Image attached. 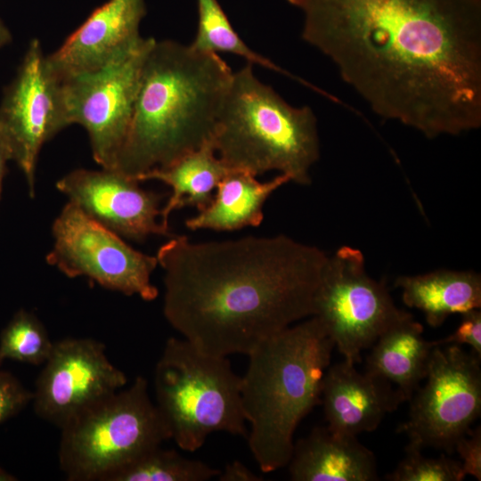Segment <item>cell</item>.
<instances>
[{"label": "cell", "instance_id": "obj_8", "mask_svg": "<svg viewBox=\"0 0 481 481\" xmlns=\"http://www.w3.org/2000/svg\"><path fill=\"white\" fill-rule=\"evenodd\" d=\"M409 314L395 306L383 281L368 274L360 249L342 246L328 257L313 316L322 322L345 360L360 362L363 350Z\"/></svg>", "mask_w": 481, "mask_h": 481}, {"label": "cell", "instance_id": "obj_9", "mask_svg": "<svg viewBox=\"0 0 481 481\" xmlns=\"http://www.w3.org/2000/svg\"><path fill=\"white\" fill-rule=\"evenodd\" d=\"M425 379L398 432L421 449L452 454L481 413V357L460 345L434 346Z\"/></svg>", "mask_w": 481, "mask_h": 481}, {"label": "cell", "instance_id": "obj_33", "mask_svg": "<svg viewBox=\"0 0 481 481\" xmlns=\"http://www.w3.org/2000/svg\"><path fill=\"white\" fill-rule=\"evenodd\" d=\"M0 365H1V363H0Z\"/></svg>", "mask_w": 481, "mask_h": 481}, {"label": "cell", "instance_id": "obj_14", "mask_svg": "<svg viewBox=\"0 0 481 481\" xmlns=\"http://www.w3.org/2000/svg\"><path fill=\"white\" fill-rule=\"evenodd\" d=\"M116 170L76 169L56 187L88 216L115 233L137 241L152 234L173 237L160 220L163 195L139 186Z\"/></svg>", "mask_w": 481, "mask_h": 481}, {"label": "cell", "instance_id": "obj_13", "mask_svg": "<svg viewBox=\"0 0 481 481\" xmlns=\"http://www.w3.org/2000/svg\"><path fill=\"white\" fill-rule=\"evenodd\" d=\"M126 382V374L108 359L103 343L67 338L54 342L37 379L34 410L61 429Z\"/></svg>", "mask_w": 481, "mask_h": 481}, {"label": "cell", "instance_id": "obj_4", "mask_svg": "<svg viewBox=\"0 0 481 481\" xmlns=\"http://www.w3.org/2000/svg\"><path fill=\"white\" fill-rule=\"evenodd\" d=\"M334 348L322 322L311 316L248 355L241 404L250 425L249 447L264 473L288 465L298 424L322 404L323 378Z\"/></svg>", "mask_w": 481, "mask_h": 481}, {"label": "cell", "instance_id": "obj_7", "mask_svg": "<svg viewBox=\"0 0 481 481\" xmlns=\"http://www.w3.org/2000/svg\"><path fill=\"white\" fill-rule=\"evenodd\" d=\"M61 430L59 464L69 481H105L170 439L143 376H137L128 388L96 404Z\"/></svg>", "mask_w": 481, "mask_h": 481}, {"label": "cell", "instance_id": "obj_28", "mask_svg": "<svg viewBox=\"0 0 481 481\" xmlns=\"http://www.w3.org/2000/svg\"><path fill=\"white\" fill-rule=\"evenodd\" d=\"M460 458L462 470L477 480H481V428L478 426L470 429L468 434L460 438L454 445Z\"/></svg>", "mask_w": 481, "mask_h": 481}, {"label": "cell", "instance_id": "obj_3", "mask_svg": "<svg viewBox=\"0 0 481 481\" xmlns=\"http://www.w3.org/2000/svg\"><path fill=\"white\" fill-rule=\"evenodd\" d=\"M232 73L217 53L155 39L114 170L137 181L210 140Z\"/></svg>", "mask_w": 481, "mask_h": 481}, {"label": "cell", "instance_id": "obj_30", "mask_svg": "<svg viewBox=\"0 0 481 481\" xmlns=\"http://www.w3.org/2000/svg\"><path fill=\"white\" fill-rule=\"evenodd\" d=\"M11 160L7 148L0 138V199L3 188V182L6 173L7 161Z\"/></svg>", "mask_w": 481, "mask_h": 481}, {"label": "cell", "instance_id": "obj_31", "mask_svg": "<svg viewBox=\"0 0 481 481\" xmlns=\"http://www.w3.org/2000/svg\"><path fill=\"white\" fill-rule=\"evenodd\" d=\"M12 39L11 31L0 19V49L11 43Z\"/></svg>", "mask_w": 481, "mask_h": 481}, {"label": "cell", "instance_id": "obj_19", "mask_svg": "<svg viewBox=\"0 0 481 481\" xmlns=\"http://www.w3.org/2000/svg\"><path fill=\"white\" fill-rule=\"evenodd\" d=\"M366 371L393 384L410 401L425 379L434 346L409 314L387 328L371 346Z\"/></svg>", "mask_w": 481, "mask_h": 481}, {"label": "cell", "instance_id": "obj_29", "mask_svg": "<svg viewBox=\"0 0 481 481\" xmlns=\"http://www.w3.org/2000/svg\"><path fill=\"white\" fill-rule=\"evenodd\" d=\"M217 477L219 481H261L263 479L238 461L228 463Z\"/></svg>", "mask_w": 481, "mask_h": 481}, {"label": "cell", "instance_id": "obj_11", "mask_svg": "<svg viewBox=\"0 0 481 481\" xmlns=\"http://www.w3.org/2000/svg\"><path fill=\"white\" fill-rule=\"evenodd\" d=\"M69 126L62 79L34 38L0 103V138L22 171L31 197L41 148Z\"/></svg>", "mask_w": 481, "mask_h": 481}, {"label": "cell", "instance_id": "obj_26", "mask_svg": "<svg viewBox=\"0 0 481 481\" xmlns=\"http://www.w3.org/2000/svg\"><path fill=\"white\" fill-rule=\"evenodd\" d=\"M33 392L8 371L0 370V424L32 402Z\"/></svg>", "mask_w": 481, "mask_h": 481}, {"label": "cell", "instance_id": "obj_25", "mask_svg": "<svg viewBox=\"0 0 481 481\" xmlns=\"http://www.w3.org/2000/svg\"><path fill=\"white\" fill-rule=\"evenodd\" d=\"M422 449L408 443L404 457L385 477L388 481H461L466 477L460 461L442 454L425 457Z\"/></svg>", "mask_w": 481, "mask_h": 481}, {"label": "cell", "instance_id": "obj_6", "mask_svg": "<svg viewBox=\"0 0 481 481\" xmlns=\"http://www.w3.org/2000/svg\"><path fill=\"white\" fill-rule=\"evenodd\" d=\"M240 384L228 357L168 338L155 366L154 389L170 439L192 452L214 432L247 436Z\"/></svg>", "mask_w": 481, "mask_h": 481}, {"label": "cell", "instance_id": "obj_5", "mask_svg": "<svg viewBox=\"0 0 481 481\" xmlns=\"http://www.w3.org/2000/svg\"><path fill=\"white\" fill-rule=\"evenodd\" d=\"M230 168L254 175L276 170L306 185L320 156L316 118L306 106L287 103L248 62L232 73L211 138Z\"/></svg>", "mask_w": 481, "mask_h": 481}, {"label": "cell", "instance_id": "obj_24", "mask_svg": "<svg viewBox=\"0 0 481 481\" xmlns=\"http://www.w3.org/2000/svg\"><path fill=\"white\" fill-rule=\"evenodd\" d=\"M53 344L38 318L20 309L0 333V363L10 359L32 365L44 364Z\"/></svg>", "mask_w": 481, "mask_h": 481}, {"label": "cell", "instance_id": "obj_21", "mask_svg": "<svg viewBox=\"0 0 481 481\" xmlns=\"http://www.w3.org/2000/svg\"><path fill=\"white\" fill-rule=\"evenodd\" d=\"M231 168L216 156L211 139L200 148L182 156L166 167L152 169L137 178L138 182L158 180L172 188L160 220L169 226L170 214L186 206L203 210L212 200L213 192Z\"/></svg>", "mask_w": 481, "mask_h": 481}, {"label": "cell", "instance_id": "obj_27", "mask_svg": "<svg viewBox=\"0 0 481 481\" xmlns=\"http://www.w3.org/2000/svg\"><path fill=\"white\" fill-rule=\"evenodd\" d=\"M461 315V322L449 336L431 341L434 346L446 345H467L481 357V312L474 309Z\"/></svg>", "mask_w": 481, "mask_h": 481}, {"label": "cell", "instance_id": "obj_18", "mask_svg": "<svg viewBox=\"0 0 481 481\" xmlns=\"http://www.w3.org/2000/svg\"><path fill=\"white\" fill-rule=\"evenodd\" d=\"M256 177L249 171L231 168L217 183L211 202L186 220V227L192 231H234L258 226L264 219L266 200L290 180L282 174L264 183Z\"/></svg>", "mask_w": 481, "mask_h": 481}, {"label": "cell", "instance_id": "obj_22", "mask_svg": "<svg viewBox=\"0 0 481 481\" xmlns=\"http://www.w3.org/2000/svg\"><path fill=\"white\" fill-rule=\"evenodd\" d=\"M220 469L159 446L110 475L105 481H207Z\"/></svg>", "mask_w": 481, "mask_h": 481}, {"label": "cell", "instance_id": "obj_12", "mask_svg": "<svg viewBox=\"0 0 481 481\" xmlns=\"http://www.w3.org/2000/svg\"><path fill=\"white\" fill-rule=\"evenodd\" d=\"M155 41L94 72L62 79L69 124L87 132L94 160L114 170L127 135L145 56Z\"/></svg>", "mask_w": 481, "mask_h": 481}, {"label": "cell", "instance_id": "obj_2", "mask_svg": "<svg viewBox=\"0 0 481 481\" xmlns=\"http://www.w3.org/2000/svg\"><path fill=\"white\" fill-rule=\"evenodd\" d=\"M328 257L284 234L205 242L174 235L156 255L164 316L203 353L248 355L314 315Z\"/></svg>", "mask_w": 481, "mask_h": 481}, {"label": "cell", "instance_id": "obj_10", "mask_svg": "<svg viewBox=\"0 0 481 481\" xmlns=\"http://www.w3.org/2000/svg\"><path fill=\"white\" fill-rule=\"evenodd\" d=\"M54 243L48 264L70 278L86 276L107 289L146 301L159 294L151 275L156 257L134 249L118 234L69 201L53 224Z\"/></svg>", "mask_w": 481, "mask_h": 481}, {"label": "cell", "instance_id": "obj_23", "mask_svg": "<svg viewBox=\"0 0 481 481\" xmlns=\"http://www.w3.org/2000/svg\"><path fill=\"white\" fill-rule=\"evenodd\" d=\"M198 29L190 45L200 52L230 53L240 56L251 64L285 74L267 58L251 50L233 29L217 0H197Z\"/></svg>", "mask_w": 481, "mask_h": 481}, {"label": "cell", "instance_id": "obj_1", "mask_svg": "<svg viewBox=\"0 0 481 481\" xmlns=\"http://www.w3.org/2000/svg\"><path fill=\"white\" fill-rule=\"evenodd\" d=\"M288 1L380 117L430 138L480 126L481 0Z\"/></svg>", "mask_w": 481, "mask_h": 481}, {"label": "cell", "instance_id": "obj_16", "mask_svg": "<svg viewBox=\"0 0 481 481\" xmlns=\"http://www.w3.org/2000/svg\"><path fill=\"white\" fill-rule=\"evenodd\" d=\"M406 399L389 381L343 360L330 365L322 382V405L328 427L358 436L375 430Z\"/></svg>", "mask_w": 481, "mask_h": 481}, {"label": "cell", "instance_id": "obj_15", "mask_svg": "<svg viewBox=\"0 0 481 481\" xmlns=\"http://www.w3.org/2000/svg\"><path fill=\"white\" fill-rule=\"evenodd\" d=\"M145 15L144 0H108L46 55L50 67L64 79L111 64L144 42L140 24Z\"/></svg>", "mask_w": 481, "mask_h": 481}, {"label": "cell", "instance_id": "obj_32", "mask_svg": "<svg viewBox=\"0 0 481 481\" xmlns=\"http://www.w3.org/2000/svg\"><path fill=\"white\" fill-rule=\"evenodd\" d=\"M17 477L0 468V481H16Z\"/></svg>", "mask_w": 481, "mask_h": 481}, {"label": "cell", "instance_id": "obj_17", "mask_svg": "<svg viewBox=\"0 0 481 481\" xmlns=\"http://www.w3.org/2000/svg\"><path fill=\"white\" fill-rule=\"evenodd\" d=\"M294 481L379 480L374 453L357 436L315 427L294 443L288 463Z\"/></svg>", "mask_w": 481, "mask_h": 481}, {"label": "cell", "instance_id": "obj_20", "mask_svg": "<svg viewBox=\"0 0 481 481\" xmlns=\"http://www.w3.org/2000/svg\"><path fill=\"white\" fill-rule=\"evenodd\" d=\"M395 287L403 302L421 311L428 324L441 326L452 314L481 307V276L474 271L440 269L418 275H401Z\"/></svg>", "mask_w": 481, "mask_h": 481}]
</instances>
